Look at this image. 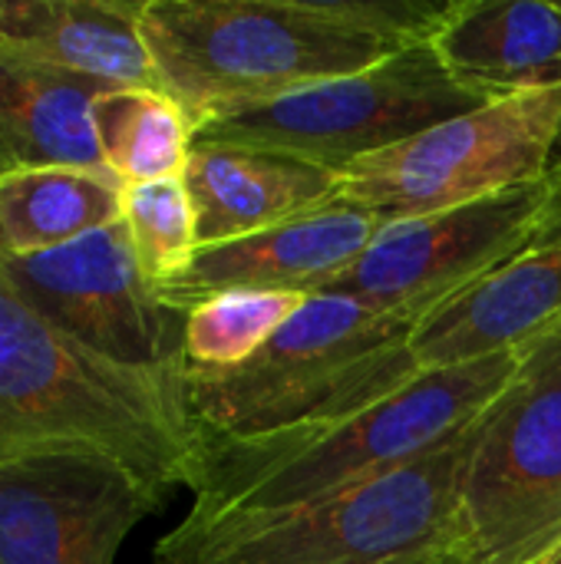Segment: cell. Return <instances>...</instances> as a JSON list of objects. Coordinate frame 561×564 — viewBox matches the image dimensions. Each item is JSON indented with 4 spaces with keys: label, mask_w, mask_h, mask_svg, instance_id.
<instances>
[{
    "label": "cell",
    "mask_w": 561,
    "mask_h": 564,
    "mask_svg": "<svg viewBox=\"0 0 561 564\" xmlns=\"http://www.w3.org/2000/svg\"><path fill=\"white\" fill-rule=\"evenodd\" d=\"M198 443L185 360L112 364L46 324L0 274V466L99 456L165 496L192 486Z\"/></svg>",
    "instance_id": "1"
},
{
    "label": "cell",
    "mask_w": 561,
    "mask_h": 564,
    "mask_svg": "<svg viewBox=\"0 0 561 564\" xmlns=\"http://www.w3.org/2000/svg\"><path fill=\"white\" fill-rule=\"evenodd\" d=\"M522 357L503 354L417 380L344 420L265 436H198L192 509L291 512L384 479L460 436L516 377Z\"/></svg>",
    "instance_id": "2"
},
{
    "label": "cell",
    "mask_w": 561,
    "mask_h": 564,
    "mask_svg": "<svg viewBox=\"0 0 561 564\" xmlns=\"http://www.w3.org/2000/svg\"><path fill=\"white\" fill-rule=\"evenodd\" d=\"M139 26L159 89L195 129L400 53L347 0H142Z\"/></svg>",
    "instance_id": "3"
},
{
    "label": "cell",
    "mask_w": 561,
    "mask_h": 564,
    "mask_svg": "<svg viewBox=\"0 0 561 564\" xmlns=\"http://www.w3.org/2000/svg\"><path fill=\"white\" fill-rule=\"evenodd\" d=\"M476 423L417 463L317 506L188 512L155 545V564H453Z\"/></svg>",
    "instance_id": "4"
},
{
    "label": "cell",
    "mask_w": 561,
    "mask_h": 564,
    "mask_svg": "<svg viewBox=\"0 0 561 564\" xmlns=\"http://www.w3.org/2000/svg\"><path fill=\"white\" fill-rule=\"evenodd\" d=\"M417 321L354 297L311 294L248 364L185 367L198 436H265L380 403L423 373L410 350Z\"/></svg>",
    "instance_id": "5"
},
{
    "label": "cell",
    "mask_w": 561,
    "mask_h": 564,
    "mask_svg": "<svg viewBox=\"0 0 561 564\" xmlns=\"http://www.w3.org/2000/svg\"><path fill=\"white\" fill-rule=\"evenodd\" d=\"M561 545V327L476 423L453 564H542Z\"/></svg>",
    "instance_id": "6"
},
{
    "label": "cell",
    "mask_w": 561,
    "mask_h": 564,
    "mask_svg": "<svg viewBox=\"0 0 561 564\" xmlns=\"http://www.w3.org/2000/svg\"><path fill=\"white\" fill-rule=\"evenodd\" d=\"M486 106L450 76L430 43L195 129L202 142L248 145L341 172L446 119Z\"/></svg>",
    "instance_id": "7"
},
{
    "label": "cell",
    "mask_w": 561,
    "mask_h": 564,
    "mask_svg": "<svg viewBox=\"0 0 561 564\" xmlns=\"http://www.w3.org/2000/svg\"><path fill=\"white\" fill-rule=\"evenodd\" d=\"M559 119L561 89L486 102L350 162L331 202L390 225L539 182L549 175Z\"/></svg>",
    "instance_id": "8"
},
{
    "label": "cell",
    "mask_w": 561,
    "mask_h": 564,
    "mask_svg": "<svg viewBox=\"0 0 561 564\" xmlns=\"http://www.w3.org/2000/svg\"><path fill=\"white\" fill-rule=\"evenodd\" d=\"M555 228H561V182L546 175L460 208L384 225L354 268L321 294L423 317Z\"/></svg>",
    "instance_id": "9"
},
{
    "label": "cell",
    "mask_w": 561,
    "mask_h": 564,
    "mask_svg": "<svg viewBox=\"0 0 561 564\" xmlns=\"http://www.w3.org/2000/svg\"><path fill=\"white\" fill-rule=\"evenodd\" d=\"M0 274L60 334L122 367L185 360V317L145 278L122 221L73 245L7 258Z\"/></svg>",
    "instance_id": "10"
},
{
    "label": "cell",
    "mask_w": 561,
    "mask_h": 564,
    "mask_svg": "<svg viewBox=\"0 0 561 564\" xmlns=\"http://www.w3.org/2000/svg\"><path fill=\"white\" fill-rule=\"evenodd\" d=\"M162 492L99 456L0 466V564H112Z\"/></svg>",
    "instance_id": "11"
},
{
    "label": "cell",
    "mask_w": 561,
    "mask_h": 564,
    "mask_svg": "<svg viewBox=\"0 0 561 564\" xmlns=\"http://www.w3.org/2000/svg\"><path fill=\"white\" fill-rule=\"evenodd\" d=\"M380 228L384 221L374 215L327 202L258 235L198 248L192 264L155 291L182 314L222 291H291L311 297L354 268Z\"/></svg>",
    "instance_id": "12"
},
{
    "label": "cell",
    "mask_w": 561,
    "mask_h": 564,
    "mask_svg": "<svg viewBox=\"0 0 561 564\" xmlns=\"http://www.w3.org/2000/svg\"><path fill=\"white\" fill-rule=\"evenodd\" d=\"M561 327V228L430 307L410 350L420 370H446L486 357L519 354Z\"/></svg>",
    "instance_id": "13"
},
{
    "label": "cell",
    "mask_w": 561,
    "mask_h": 564,
    "mask_svg": "<svg viewBox=\"0 0 561 564\" xmlns=\"http://www.w3.org/2000/svg\"><path fill=\"white\" fill-rule=\"evenodd\" d=\"M182 178L195 205L198 248L228 245L314 212L337 188V172L304 159L202 139L192 142Z\"/></svg>",
    "instance_id": "14"
},
{
    "label": "cell",
    "mask_w": 561,
    "mask_h": 564,
    "mask_svg": "<svg viewBox=\"0 0 561 564\" xmlns=\"http://www.w3.org/2000/svg\"><path fill=\"white\" fill-rule=\"evenodd\" d=\"M430 46L486 102L561 89L559 0H453Z\"/></svg>",
    "instance_id": "15"
},
{
    "label": "cell",
    "mask_w": 561,
    "mask_h": 564,
    "mask_svg": "<svg viewBox=\"0 0 561 564\" xmlns=\"http://www.w3.org/2000/svg\"><path fill=\"white\" fill-rule=\"evenodd\" d=\"M112 86L0 46V175L40 165L109 172L93 106Z\"/></svg>",
    "instance_id": "16"
},
{
    "label": "cell",
    "mask_w": 561,
    "mask_h": 564,
    "mask_svg": "<svg viewBox=\"0 0 561 564\" xmlns=\"http://www.w3.org/2000/svg\"><path fill=\"white\" fill-rule=\"evenodd\" d=\"M139 10L142 0H20L0 46L112 89H159Z\"/></svg>",
    "instance_id": "17"
},
{
    "label": "cell",
    "mask_w": 561,
    "mask_h": 564,
    "mask_svg": "<svg viewBox=\"0 0 561 564\" xmlns=\"http://www.w3.org/2000/svg\"><path fill=\"white\" fill-rule=\"evenodd\" d=\"M122 182L112 172L69 165L0 175V254L26 258L73 245L122 221Z\"/></svg>",
    "instance_id": "18"
},
{
    "label": "cell",
    "mask_w": 561,
    "mask_h": 564,
    "mask_svg": "<svg viewBox=\"0 0 561 564\" xmlns=\"http://www.w3.org/2000/svg\"><path fill=\"white\" fill-rule=\"evenodd\" d=\"M93 129L106 169L122 185L185 175L195 126L162 89H109L93 106Z\"/></svg>",
    "instance_id": "19"
},
{
    "label": "cell",
    "mask_w": 561,
    "mask_h": 564,
    "mask_svg": "<svg viewBox=\"0 0 561 564\" xmlns=\"http://www.w3.org/2000/svg\"><path fill=\"white\" fill-rule=\"evenodd\" d=\"M291 291H222L185 317V367L231 370L248 364L304 304Z\"/></svg>",
    "instance_id": "20"
},
{
    "label": "cell",
    "mask_w": 561,
    "mask_h": 564,
    "mask_svg": "<svg viewBox=\"0 0 561 564\" xmlns=\"http://www.w3.org/2000/svg\"><path fill=\"white\" fill-rule=\"evenodd\" d=\"M122 225L145 278L162 288L198 254V221L185 178H159L122 188Z\"/></svg>",
    "instance_id": "21"
},
{
    "label": "cell",
    "mask_w": 561,
    "mask_h": 564,
    "mask_svg": "<svg viewBox=\"0 0 561 564\" xmlns=\"http://www.w3.org/2000/svg\"><path fill=\"white\" fill-rule=\"evenodd\" d=\"M20 13V0H0V36L10 30V23L17 20Z\"/></svg>",
    "instance_id": "22"
},
{
    "label": "cell",
    "mask_w": 561,
    "mask_h": 564,
    "mask_svg": "<svg viewBox=\"0 0 561 564\" xmlns=\"http://www.w3.org/2000/svg\"><path fill=\"white\" fill-rule=\"evenodd\" d=\"M549 175L561 182V119H559V132H555V142H552V159H549Z\"/></svg>",
    "instance_id": "23"
},
{
    "label": "cell",
    "mask_w": 561,
    "mask_h": 564,
    "mask_svg": "<svg viewBox=\"0 0 561 564\" xmlns=\"http://www.w3.org/2000/svg\"><path fill=\"white\" fill-rule=\"evenodd\" d=\"M542 564H561V545L559 549H555V552H552V555H549V558H546V562Z\"/></svg>",
    "instance_id": "24"
},
{
    "label": "cell",
    "mask_w": 561,
    "mask_h": 564,
    "mask_svg": "<svg viewBox=\"0 0 561 564\" xmlns=\"http://www.w3.org/2000/svg\"><path fill=\"white\" fill-rule=\"evenodd\" d=\"M0 264H3V254H0Z\"/></svg>",
    "instance_id": "25"
},
{
    "label": "cell",
    "mask_w": 561,
    "mask_h": 564,
    "mask_svg": "<svg viewBox=\"0 0 561 564\" xmlns=\"http://www.w3.org/2000/svg\"><path fill=\"white\" fill-rule=\"evenodd\" d=\"M559 3H561V0H559Z\"/></svg>",
    "instance_id": "26"
}]
</instances>
